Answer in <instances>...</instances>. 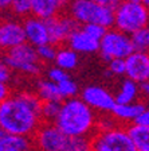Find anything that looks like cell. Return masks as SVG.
<instances>
[{
  "label": "cell",
  "mask_w": 149,
  "mask_h": 151,
  "mask_svg": "<svg viewBox=\"0 0 149 151\" xmlns=\"http://www.w3.org/2000/svg\"><path fill=\"white\" fill-rule=\"evenodd\" d=\"M67 8L68 15L79 26L96 23L106 28L113 27L114 8L112 7L96 3L93 0H71Z\"/></svg>",
  "instance_id": "4"
},
{
  "label": "cell",
  "mask_w": 149,
  "mask_h": 151,
  "mask_svg": "<svg viewBox=\"0 0 149 151\" xmlns=\"http://www.w3.org/2000/svg\"><path fill=\"white\" fill-rule=\"evenodd\" d=\"M23 42H26V35L22 20L18 18L0 20V50H8Z\"/></svg>",
  "instance_id": "12"
},
{
  "label": "cell",
  "mask_w": 149,
  "mask_h": 151,
  "mask_svg": "<svg viewBox=\"0 0 149 151\" xmlns=\"http://www.w3.org/2000/svg\"><path fill=\"white\" fill-rule=\"evenodd\" d=\"M1 57L11 70L28 76H36L41 73V60L36 54V49L28 42H23L4 50Z\"/></svg>",
  "instance_id": "5"
},
{
  "label": "cell",
  "mask_w": 149,
  "mask_h": 151,
  "mask_svg": "<svg viewBox=\"0 0 149 151\" xmlns=\"http://www.w3.org/2000/svg\"><path fill=\"white\" fill-rule=\"evenodd\" d=\"M61 103L62 101H42V108H41L42 122L54 123L55 117L58 116L59 109H61Z\"/></svg>",
  "instance_id": "24"
},
{
  "label": "cell",
  "mask_w": 149,
  "mask_h": 151,
  "mask_svg": "<svg viewBox=\"0 0 149 151\" xmlns=\"http://www.w3.org/2000/svg\"><path fill=\"white\" fill-rule=\"evenodd\" d=\"M8 96H9V88H8V85H7V82L0 81V103L4 99L8 97Z\"/></svg>",
  "instance_id": "33"
},
{
  "label": "cell",
  "mask_w": 149,
  "mask_h": 151,
  "mask_svg": "<svg viewBox=\"0 0 149 151\" xmlns=\"http://www.w3.org/2000/svg\"><path fill=\"white\" fill-rule=\"evenodd\" d=\"M93 1L103 4V6H108V7H112V8H114V7L120 3V0H93Z\"/></svg>",
  "instance_id": "34"
},
{
  "label": "cell",
  "mask_w": 149,
  "mask_h": 151,
  "mask_svg": "<svg viewBox=\"0 0 149 151\" xmlns=\"http://www.w3.org/2000/svg\"><path fill=\"white\" fill-rule=\"evenodd\" d=\"M44 23H46L47 32H48L50 43L55 45V46L67 42L71 32L79 27V24L70 15H63L61 12L48 19H44Z\"/></svg>",
  "instance_id": "9"
},
{
  "label": "cell",
  "mask_w": 149,
  "mask_h": 151,
  "mask_svg": "<svg viewBox=\"0 0 149 151\" xmlns=\"http://www.w3.org/2000/svg\"><path fill=\"white\" fill-rule=\"evenodd\" d=\"M140 1H141V3H143V4H144V6H145V7H146V8H148V9H149V0H140Z\"/></svg>",
  "instance_id": "38"
},
{
  "label": "cell",
  "mask_w": 149,
  "mask_h": 151,
  "mask_svg": "<svg viewBox=\"0 0 149 151\" xmlns=\"http://www.w3.org/2000/svg\"><path fill=\"white\" fill-rule=\"evenodd\" d=\"M138 91H140L138 84L129 78H126L122 82L121 88L117 92V94L114 96L115 104H126V103L136 101L137 96H138Z\"/></svg>",
  "instance_id": "20"
},
{
  "label": "cell",
  "mask_w": 149,
  "mask_h": 151,
  "mask_svg": "<svg viewBox=\"0 0 149 151\" xmlns=\"http://www.w3.org/2000/svg\"><path fill=\"white\" fill-rule=\"evenodd\" d=\"M58 89L59 92H61V96H62V99L65 100V99H70V97H75L78 94V85L77 82H74L70 77H67V78H65L63 81L58 82Z\"/></svg>",
  "instance_id": "26"
},
{
  "label": "cell",
  "mask_w": 149,
  "mask_h": 151,
  "mask_svg": "<svg viewBox=\"0 0 149 151\" xmlns=\"http://www.w3.org/2000/svg\"><path fill=\"white\" fill-rule=\"evenodd\" d=\"M134 124H140V126H148L149 127V107H145L144 111L133 120Z\"/></svg>",
  "instance_id": "32"
},
{
  "label": "cell",
  "mask_w": 149,
  "mask_h": 151,
  "mask_svg": "<svg viewBox=\"0 0 149 151\" xmlns=\"http://www.w3.org/2000/svg\"><path fill=\"white\" fill-rule=\"evenodd\" d=\"M54 124L66 135L90 136L97 127V119L94 111L75 96L62 100Z\"/></svg>",
  "instance_id": "2"
},
{
  "label": "cell",
  "mask_w": 149,
  "mask_h": 151,
  "mask_svg": "<svg viewBox=\"0 0 149 151\" xmlns=\"http://www.w3.org/2000/svg\"><path fill=\"white\" fill-rule=\"evenodd\" d=\"M81 99L94 111V112L110 113L115 105L114 96L109 91L98 85H90L82 91Z\"/></svg>",
  "instance_id": "10"
},
{
  "label": "cell",
  "mask_w": 149,
  "mask_h": 151,
  "mask_svg": "<svg viewBox=\"0 0 149 151\" xmlns=\"http://www.w3.org/2000/svg\"><path fill=\"white\" fill-rule=\"evenodd\" d=\"M70 1H71V0H56V3L59 4V7H61V8H66V7L68 6V3H70Z\"/></svg>",
  "instance_id": "37"
},
{
  "label": "cell",
  "mask_w": 149,
  "mask_h": 151,
  "mask_svg": "<svg viewBox=\"0 0 149 151\" xmlns=\"http://www.w3.org/2000/svg\"><path fill=\"white\" fill-rule=\"evenodd\" d=\"M148 57H149V53H148Z\"/></svg>",
  "instance_id": "41"
},
{
  "label": "cell",
  "mask_w": 149,
  "mask_h": 151,
  "mask_svg": "<svg viewBox=\"0 0 149 151\" xmlns=\"http://www.w3.org/2000/svg\"><path fill=\"white\" fill-rule=\"evenodd\" d=\"M0 151H35L32 136L3 132L0 136Z\"/></svg>",
  "instance_id": "15"
},
{
  "label": "cell",
  "mask_w": 149,
  "mask_h": 151,
  "mask_svg": "<svg viewBox=\"0 0 149 151\" xmlns=\"http://www.w3.org/2000/svg\"><path fill=\"white\" fill-rule=\"evenodd\" d=\"M1 135H3V129L0 128V136H1Z\"/></svg>",
  "instance_id": "39"
},
{
  "label": "cell",
  "mask_w": 149,
  "mask_h": 151,
  "mask_svg": "<svg viewBox=\"0 0 149 151\" xmlns=\"http://www.w3.org/2000/svg\"><path fill=\"white\" fill-rule=\"evenodd\" d=\"M81 27L83 28L85 31L90 35V37H93L94 39H97V41H101V38L103 37V34H105L106 30H108L106 27H103V26H101V24H96V23L82 24Z\"/></svg>",
  "instance_id": "28"
},
{
  "label": "cell",
  "mask_w": 149,
  "mask_h": 151,
  "mask_svg": "<svg viewBox=\"0 0 149 151\" xmlns=\"http://www.w3.org/2000/svg\"><path fill=\"white\" fill-rule=\"evenodd\" d=\"M62 11L56 0H31V15L39 19H48Z\"/></svg>",
  "instance_id": "17"
},
{
  "label": "cell",
  "mask_w": 149,
  "mask_h": 151,
  "mask_svg": "<svg viewBox=\"0 0 149 151\" xmlns=\"http://www.w3.org/2000/svg\"><path fill=\"white\" fill-rule=\"evenodd\" d=\"M11 72L12 70L9 69L7 63L3 60H0V81L1 82H8L11 80Z\"/></svg>",
  "instance_id": "31"
},
{
  "label": "cell",
  "mask_w": 149,
  "mask_h": 151,
  "mask_svg": "<svg viewBox=\"0 0 149 151\" xmlns=\"http://www.w3.org/2000/svg\"><path fill=\"white\" fill-rule=\"evenodd\" d=\"M126 78L140 85L149 80V57L148 53L133 50L125 58Z\"/></svg>",
  "instance_id": "11"
},
{
  "label": "cell",
  "mask_w": 149,
  "mask_h": 151,
  "mask_svg": "<svg viewBox=\"0 0 149 151\" xmlns=\"http://www.w3.org/2000/svg\"><path fill=\"white\" fill-rule=\"evenodd\" d=\"M65 151H91V136H67Z\"/></svg>",
  "instance_id": "23"
},
{
  "label": "cell",
  "mask_w": 149,
  "mask_h": 151,
  "mask_svg": "<svg viewBox=\"0 0 149 151\" xmlns=\"http://www.w3.org/2000/svg\"><path fill=\"white\" fill-rule=\"evenodd\" d=\"M14 0H0V12L9 11V7L12 4Z\"/></svg>",
  "instance_id": "35"
},
{
  "label": "cell",
  "mask_w": 149,
  "mask_h": 151,
  "mask_svg": "<svg viewBox=\"0 0 149 151\" xmlns=\"http://www.w3.org/2000/svg\"><path fill=\"white\" fill-rule=\"evenodd\" d=\"M130 41L133 45V50L149 53V24L130 34Z\"/></svg>",
  "instance_id": "22"
},
{
  "label": "cell",
  "mask_w": 149,
  "mask_h": 151,
  "mask_svg": "<svg viewBox=\"0 0 149 151\" xmlns=\"http://www.w3.org/2000/svg\"><path fill=\"white\" fill-rule=\"evenodd\" d=\"M67 136L54 123L42 122L32 135L35 151H65Z\"/></svg>",
  "instance_id": "8"
},
{
  "label": "cell",
  "mask_w": 149,
  "mask_h": 151,
  "mask_svg": "<svg viewBox=\"0 0 149 151\" xmlns=\"http://www.w3.org/2000/svg\"><path fill=\"white\" fill-rule=\"evenodd\" d=\"M102 58L105 61H110L113 58L125 60L133 51V45L130 41V35L120 31L117 28H108L103 37L99 41V49Z\"/></svg>",
  "instance_id": "7"
},
{
  "label": "cell",
  "mask_w": 149,
  "mask_h": 151,
  "mask_svg": "<svg viewBox=\"0 0 149 151\" xmlns=\"http://www.w3.org/2000/svg\"><path fill=\"white\" fill-rule=\"evenodd\" d=\"M22 24L24 28L26 42H28L34 47L50 42L47 27L43 19H39L34 15H28L22 20Z\"/></svg>",
  "instance_id": "13"
},
{
  "label": "cell",
  "mask_w": 149,
  "mask_h": 151,
  "mask_svg": "<svg viewBox=\"0 0 149 151\" xmlns=\"http://www.w3.org/2000/svg\"><path fill=\"white\" fill-rule=\"evenodd\" d=\"M91 151H136L126 128L115 126L109 129H98L91 136Z\"/></svg>",
  "instance_id": "6"
},
{
  "label": "cell",
  "mask_w": 149,
  "mask_h": 151,
  "mask_svg": "<svg viewBox=\"0 0 149 151\" xmlns=\"http://www.w3.org/2000/svg\"><path fill=\"white\" fill-rule=\"evenodd\" d=\"M146 24H149V9L140 0H120L114 7L113 27L120 31L130 35Z\"/></svg>",
  "instance_id": "3"
},
{
  "label": "cell",
  "mask_w": 149,
  "mask_h": 151,
  "mask_svg": "<svg viewBox=\"0 0 149 151\" xmlns=\"http://www.w3.org/2000/svg\"><path fill=\"white\" fill-rule=\"evenodd\" d=\"M109 72L114 76L125 74V60L122 58H113L109 61Z\"/></svg>",
  "instance_id": "30"
},
{
  "label": "cell",
  "mask_w": 149,
  "mask_h": 151,
  "mask_svg": "<svg viewBox=\"0 0 149 151\" xmlns=\"http://www.w3.org/2000/svg\"><path fill=\"white\" fill-rule=\"evenodd\" d=\"M67 43L70 49H73L77 53H82V54L96 53L99 49V41H97L93 37H90L81 26L78 28H75L74 31L71 32V35L67 39Z\"/></svg>",
  "instance_id": "14"
},
{
  "label": "cell",
  "mask_w": 149,
  "mask_h": 151,
  "mask_svg": "<svg viewBox=\"0 0 149 151\" xmlns=\"http://www.w3.org/2000/svg\"><path fill=\"white\" fill-rule=\"evenodd\" d=\"M0 54H1V50H0Z\"/></svg>",
  "instance_id": "40"
},
{
  "label": "cell",
  "mask_w": 149,
  "mask_h": 151,
  "mask_svg": "<svg viewBox=\"0 0 149 151\" xmlns=\"http://www.w3.org/2000/svg\"><path fill=\"white\" fill-rule=\"evenodd\" d=\"M41 124V113L34 109L20 93L9 94L0 103V128L3 132L32 136Z\"/></svg>",
  "instance_id": "1"
},
{
  "label": "cell",
  "mask_w": 149,
  "mask_h": 151,
  "mask_svg": "<svg viewBox=\"0 0 149 151\" xmlns=\"http://www.w3.org/2000/svg\"><path fill=\"white\" fill-rule=\"evenodd\" d=\"M145 107L146 105L144 103H137V101H132V103L126 104H115L110 113L115 120L133 123V120L143 112Z\"/></svg>",
  "instance_id": "16"
},
{
  "label": "cell",
  "mask_w": 149,
  "mask_h": 151,
  "mask_svg": "<svg viewBox=\"0 0 149 151\" xmlns=\"http://www.w3.org/2000/svg\"><path fill=\"white\" fill-rule=\"evenodd\" d=\"M55 61L56 66L63 70H73L77 68L78 65V53L74 51L70 47H62V49H56L55 54Z\"/></svg>",
  "instance_id": "19"
},
{
  "label": "cell",
  "mask_w": 149,
  "mask_h": 151,
  "mask_svg": "<svg viewBox=\"0 0 149 151\" xmlns=\"http://www.w3.org/2000/svg\"><path fill=\"white\" fill-rule=\"evenodd\" d=\"M136 151H149V127L134 124L126 128Z\"/></svg>",
  "instance_id": "18"
},
{
  "label": "cell",
  "mask_w": 149,
  "mask_h": 151,
  "mask_svg": "<svg viewBox=\"0 0 149 151\" xmlns=\"http://www.w3.org/2000/svg\"><path fill=\"white\" fill-rule=\"evenodd\" d=\"M38 97L42 101H62V96L58 85L50 80H42L38 82Z\"/></svg>",
  "instance_id": "21"
},
{
  "label": "cell",
  "mask_w": 149,
  "mask_h": 151,
  "mask_svg": "<svg viewBox=\"0 0 149 151\" xmlns=\"http://www.w3.org/2000/svg\"><path fill=\"white\" fill-rule=\"evenodd\" d=\"M140 85H141V91H143V93H145L146 96H149V80L145 81V82H143V84H140Z\"/></svg>",
  "instance_id": "36"
},
{
  "label": "cell",
  "mask_w": 149,
  "mask_h": 151,
  "mask_svg": "<svg viewBox=\"0 0 149 151\" xmlns=\"http://www.w3.org/2000/svg\"><path fill=\"white\" fill-rule=\"evenodd\" d=\"M67 77H70V76L67 74V72L61 69V68H58V66H56V68H51V69L47 72V80L55 82V84L63 81V80L67 78Z\"/></svg>",
  "instance_id": "29"
},
{
  "label": "cell",
  "mask_w": 149,
  "mask_h": 151,
  "mask_svg": "<svg viewBox=\"0 0 149 151\" xmlns=\"http://www.w3.org/2000/svg\"><path fill=\"white\" fill-rule=\"evenodd\" d=\"M9 11L18 19H24L26 16L31 15V0H14Z\"/></svg>",
  "instance_id": "25"
},
{
  "label": "cell",
  "mask_w": 149,
  "mask_h": 151,
  "mask_svg": "<svg viewBox=\"0 0 149 151\" xmlns=\"http://www.w3.org/2000/svg\"><path fill=\"white\" fill-rule=\"evenodd\" d=\"M36 49V54L39 57L41 61H46V62H50V61H54L55 58V54H56V46L53 43H47L41 45V46L35 47Z\"/></svg>",
  "instance_id": "27"
}]
</instances>
